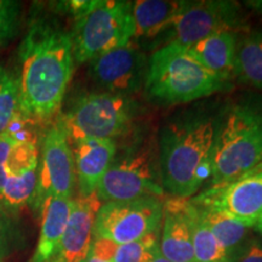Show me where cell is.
Wrapping results in <instances>:
<instances>
[{
    "instance_id": "obj_21",
    "label": "cell",
    "mask_w": 262,
    "mask_h": 262,
    "mask_svg": "<svg viewBox=\"0 0 262 262\" xmlns=\"http://www.w3.org/2000/svg\"><path fill=\"white\" fill-rule=\"evenodd\" d=\"M195 206L198 208L203 220L210 228L212 234L217 239L219 243L228 251V254L241 247L248 239L250 228H248L247 226L233 220L221 211L204 208V206Z\"/></svg>"
},
{
    "instance_id": "obj_29",
    "label": "cell",
    "mask_w": 262,
    "mask_h": 262,
    "mask_svg": "<svg viewBox=\"0 0 262 262\" xmlns=\"http://www.w3.org/2000/svg\"><path fill=\"white\" fill-rule=\"evenodd\" d=\"M150 262H171V261H169V260H166L165 257L163 256L162 254H160V250L158 251V253H157V255L155 257H153V260L150 261Z\"/></svg>"
},
{
    "instance_id": "obj_7",
    "label": "cell",
    "mask_w": 262,
    "mask_h": 262,
    "mask_svg": "<svg viewBox=\"0 0 262 262\" xmlns=\"http://www.w3.org/2000/svg\"><path fill=\"white\" fill-rule=\"evenodd\" d=\"M18 119L0 135V203L17 216L32 205L39 171L37 136L32 130L19 129Z\"/></svg>"
},
{
    "instance_id": "obj_22",
    "label": "cell",
    "mask_w": 262,
    "mask_h": 262,
    "mask_svg": "<svg viewBox=\"0 0 262 262\" xmlns=\"http://www.w3.org/2000/svg\"><path fill=\"white\" fill-rule=\"evenodd\" d=\"M192 244L194 262H229L228 251L219 243L194 204L192 215Z\"/></svg>"
},
{
    "instance_id": "obj_13",
    "label": "cell",
    "mask_w": 262,
    "mask_h": 262,
    "mask_svg": "<svg viewBox=\"0 0 262 262\" xmlns=\"http://www.w3.org/2000/svg\"><path fill=\"white\" fill-rule=\"evenodd\" d=\"M89 63L91 78L107 93L131 97L145 88L148 57L133 40L103 52Z\"/></svg>"
},
{
    "instance_id": "obj_20",
    "label": "cell",
    "mask_w": 262,
    "mask_h": 262,
    "mask_svg": "<svg viewBox=\"0 0 262 262\" xmlns=\"http://www.w3.org/2000/svg\"><path fill=\"white\" fill-rule=\"evenodd\" d=\"M234 77L244 84L262 89V33H251L238 41Z\"/></svg>"
},
{
    "instance_id": "obj_6",
    "label": "cell",
    "mask_w": 262,
    "mask_h": 262,
    "mask_svg": "<svg viewBox=\"0 0 262 262\" xmlns=\"http://www.w3.org/2000/svg\"><path fill=\"white\" fill-rule=\"evenodd\" d=\"M136 114L130 96L93 93L78 97L58 119L70 143L84 140H114L127 133Z\"/></svg>"
},
{
    "instance_id": "obj_18",
    "label": "cell",
    "mask_w": 262,
    "mask_h": 262,
    "mask_svg": "<svg viewBox=\"0 0 262 262\" xmlns=\"http://www.w3.org/2000/svg\"><path fill=\"white\" fill-rule=\"evenodd\" d=\"M237 44L235 32H220L188 47L187 51L206 70L229 81L234 77Z\"/></svg>"
},
{
    "instance_id": "obj_1",
    "label": "cell",
    "mask_w": 262,
    "mask_h": 262,
    "mask_svg": "<svg viewBox=\"0 0 262 262\" xmlns=\"http://www.w3.org/2000/svg\"><path fill=\"white\" fill-rule=\"evenodd\" d=\"M21 113L31 122L56 118L74 72L71 32L55 14L33 6L17 50Z\"/></svg>"
},
{
    "instance_id": "obj_16",
    "label": "cell",
    "mask_w": 262,
    "mask_h": 262,
    "mask_svg": "<svg viewBox=\"0 0 262 262\" xmlns=\"http://www.w3.org/2000/svg\"><path fill=\"white\" fill-rule=\"evenodd\" d=\"M71 147L79 195L95 194L101 180L116 158V142L114 140H84L71 143Z\"/></svg>"
},
{
    "instance_id": "obj_14",
    "label": "cell",
    "mask_w": 262,
    "mask_h": 262,
    "mask_svg": "<svg viewBox=\"0 0 262 262\" xmlns=\"http://www.w3.org/2000/svg\"><path fill=\"white\" fill-rule=\"evenodd\" d=\"M193 203L186 198L163 202V217L159 234V250L171 262H194L192 244Z\"/></svg>"
},
{
    "instance_id": "obj_25",
    "label": "cell",
    "mask_w": 262,
    "mask_h": 262,
    "mask_svg": "<svg viewBox=\"0 0 262 262\" xmlns=\"http://www.w3.org/2000/svg\"><path fill=\"white\" fill-rule=\"evenodd\" d=\"M159 234L153 233L140 241L117 244L112 262H150L159 251Z\"/></svg>"
},
{
    "instance_id": "obj_9",
    "label": "cell",
    "mask_w": 262,
    "mask_h": 262,
    "mask_svg": "<svg viewBox=\"0 0 262 262\" xmlns=\"http://www.w3.org/2000/svg\"><path fill=\"white\" fill-rule=\"evenodd\" d=\"M75 182L73 152L57 117L42 137L37 189L31 205L33 211L40 215L42 204L50 196L72 199Z\"/></svg>"
},
{
    "instance_id": "obj_2",
    "label": "cell",
    "mask_w": 262,
    "mask_h": 262,
    "mask_svg": "<svg viewBox=\"0 0 262 262\" xmlns=\"http://www.w3.org/2000/svg\"><path fill=\"white\" fill-rule=\"evenodd\" d=\"M219 123L193 116L169 124L160 135V181L172 196H192L210 173V159Z\"/></svg>"
},
{
    "instance_id": "obj_3",
    "label": "cell",
    "mask_w": 262,
    "mask_h": 262,
    "mask_svg": "<svg viewBox=\"0 0 262 262\" xmlns=\"http://www.w3.org/2000/svg\"><path fill=\"white\" fill-rule=\"evenodd\" d=\"M262 163V102L234 104L219 123L210 159L211 186L237 179Z\"/></svg>"
},
{
    "instance_id": "obj_24",
    "label": "cell",
    "mask_w": 262,
    "mask_h": 262,
    "mask_svg": "<svg viewBox=\"0 0 262 262\" xmlns=\"http://www.w3.org/2000/svg\"><path fill=\"white\" fill-rule=\"evenodd\" d=\"M26 239L17 215L10 212L0 203V262L10 257L25 247Z\"/></svg>"
},
{
    "instance_id": "obj_4",
    "label": "cell",
    "mask_w": 262,
    "mask_h": 262,
    "mask_svg": "<svg viewBox=\"0 0 262 262\" xmlns=\"http://www.w3.org/2000/svg\"><path fill=\"white\" fill-rule=\"evenodd\" d=\"M228 83L194 60L187 48L165 44L148 58L145 90L153 100L175 104L210 96Z\"/></svg>"
},
{
    "instance_id": "obj_8",
    "label": "cell",
    "mask_w": 262,
    "mask_h": 262,
    "mask_svg": "<svg viewBox=\"0 0 262 262\" xmlns=\"http://www.w3.org/2000/svg\"><path fill=\"white\" fill-rule=\"evenodd\" d=\"M162 217L163 202L157 196L103 203L95 219L94 238L116 244L140 241L160 232Z\"/></svg>"
},
{
    "instance_id": "obj_17",
    "label": "cell",
    "mask_w": 262,
    "mask_h": 262,
    "mask_svg": "<svg viewBox=\"0 0 262 262\" xmlns=\"http://www.w3.org/2000/svg\"><path fill=\"white\" fill-rule=\"evenodd\" d=\"M72 203L73 199L57 196H50L45 201L40 210L41 225L39 241L34 254L28 262H50L55 256L70 217Z\"/></svg>"
},
{
    "instance_id": "obj_30",
    "label": "cell",
    "mask_w": 262,
    "mask_h": 262,
    "mask_svg": "<svg viewBox=\"0 0 262 262\" xmlns=\"http://www.w3.org/2000/svg\"><path fill=\"white\" fill-rule=\"evenodd\" d=\"M83 262H86V261H83Z\"/></svg>"
},
{
    "instance_id": "obj_19",
    "label": "cell",
    "mask_w": 262,
    "mask_h": 262,
    "mask_svg": "<svg viewBox=\"0 0 262 262\" xmlns=\"http://www.w3.org/2000/svg\"><path fill=\"white\" fill-rule=\"evenodd\" d=\"M186 2L176 0H139L133 2L134 38H153L171 27Z\"/></svg>"
},
{
    "instance_id": "obj_23",
    "label": "cell",
    "mask_w": 262,
    "mask_h": 262,
    "mask_svg": "<svg viewBox=\"0 0 262 262\" xmlns=\"http://www.w3.org/2000/svg\"><path fill=\"white\" fill-rule=\"evenodd\" d=\"M22 116L21 98L15 72L0 61V135Z\"/></svg>"
},
{
    "instance_id": "obj_5",
    "label": "cell",
    "mask_w": 262,
    "mask_h": 262,
    "mask_svg": "<svg viewBox=\"0 0 262 262\" xmlns=\"http://www.w3.org/2000/svg\"><path fill=\"white\" fill-rule=\"evenodd\" d=\"M133 2L89 0L86 8L74 16L71 31L75 63L90 62L134 39Z\"/></svg>"
},
{
    "instance_id": "obj_11",
    "label": "cell",
    "mask_w": 262,
    "mask_h": 262,
    "mask_svg": "<svg viewBox=\"0 0 262 262\" xmlns=\"http://www.w3.org/2000/svg\"><path fill=\"white\" fill-rule=\"evenodd\" d=\"M164 194L149 149H137L113 160L96 189L101 202H124Z\"/></svg>"
},
{
    "instance_id": "obj_28",
    "label": "cell",
    "mask_w": 262,
    "mask_h": 262,
    "mask_svg": "<svg viewBox=\"0 0 262 262\" xmlns=\"http://www.w3.org/2000/svg\"><path fill=\"white\" fill-rule=\"evenodd\" d=\"M85 261H86V262H112L111 260H104V258H100V257L94 256V255L90 254V253H89V255H88L86 260H85Z\"/></svg>"
},
{
    "instance_id": "obj_15",
    "label": "cell",
    "mask_w": 262,
    "mask_h": 262,
    "mask_svg": "<svg viewBox=\"0 0 262 262\" xmlns=\"http://www.w3.org/2000/svg\"><path fill=\"white\" fill-rule=\"evenodd\" d=\"M102 202L96 193L73 199L63 237L50 262H83L89 255L94 239V225Z\"/></svg>"
},
{
    "instance_id": "obj_10",
    "label": "cell",
    "mask_w": 262,
    "mask_h": 262,
    "mask_svg": "<svg viewBox=\"0 0 262 262\" xmlns=\"http://www.w3.org/2000/svg\"><path fill=\"white\" fill-rule=\"evenodd\" d=\"M191 202L224 212L262 233V163L232 181L210 186Z\"/></svg>"
},
{
    "instance_id": "obj_27",
    "label": "cell",
    "mask_w": 262,
    "mask_h": 262,
    "mask_svg": "<svg viewBox=\"0 0 262 262\" xmlns=\"http://www.w3.org/2000/svg\"><path fill=\"white\" fill-rule=\"evenodd\" d=\"M229 262H262V242L257 238L247 239L229 254Z\"/></svg>"
},
{
    "instance_id": "obj_12",
    "label": "cell",
    "mask_w": 262,
    "mask_h": 262,
    "mask_svg": "<svg viewBox=\"0 0 262 262\" xmlns=\"http://www.w3.org/2000/svg\"><path fill=\"white\" fill-rule=\"evenodd\" d=\"M242 22L239 5L225 0L186 2L168 31L166 44L188 48L220 32H235Z\"/></svg>"
},
{
    "instance_id": "obj_26",
    "label": "cell",
    "mask_w": 262,
    "mask_h": 262,
    "mask_svg": "<svg viewBox=\"0 0 262 262\" xmlns=\"http://www.w3.org/2000/svg\"><path fill=\"white\" fill-rule=\"evenodd\" d=\"M21 3L0 0V49L15 39L21 28Z\"/></svg>"
}]
</instances>
